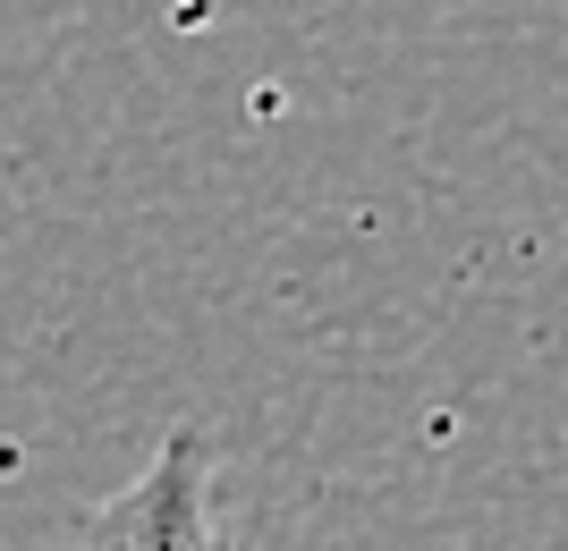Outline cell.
Instances as JSON below:
<instances>
[{
	"instance_id": "6da1fadb",
	"label": "cell",
	"mask_w": 568,
	"mask_h": 551,
	"mask_svg": "<svg viewBox=\"0 0 568 551\" xmlns=\"http://www.w3.org/2000/svg\"><path fill=\"white\" fill-rule=\"evenodd\" d=\"M77 551H221L213 527V450L195 432H170V450L144 467L119 501H102Z\"/></svg>"
}]
</instances>
